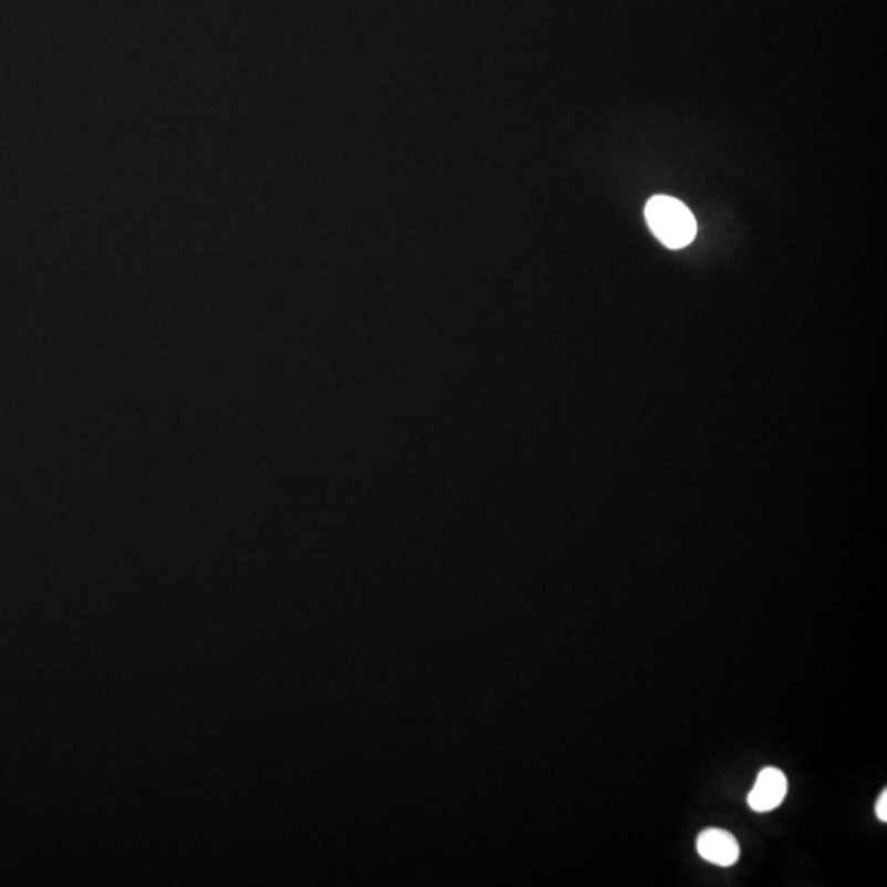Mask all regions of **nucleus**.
<instances>
[{
	"label": "nucleus",
	"mask_w": 887,
	"mask_h": 887,
	"mask_svg": "<svg viewBox=\"0 0 887 887\" xmlns=\"http://www.w3.org/2000/svg\"><path fill=\"white\" fill-rule=\"evenodd\" d=\"M697 852L706 862L728 868L740 859V845L730 832L707 828L697 838Z\"/></svg>",
	"instance_id": "2"
},
{
	"label": "nucleus",
	"mask_w": 887,
	"mask_h": 887,
	"mask_svg": "<svg viewBox=\"0 0 887 887\" xmlns=\"http://www.w3.org/2000/svg\"><path fill=\"white\" fill-rule=\"evenodd\" d=\"M876 815H878L879 821L887 822V792H883L881 797H879L878 804H876Z\"/></svg>",
	"instance_id": "4"
},
{
	"label": "nucleus",
	"mask_w": 887,
	"mask_h": 887,
	"mask_svg": "<svg viewBox=\"0 0 887 887\" xmlns=\"http://www.w3.org/2000/svg\"><path fill=\"white\" fill-rule=\"evenodd\" d=\"M645 216L653 233L669 249H682L696 237L697 222L692 212L686 205L669 196L649 199Z\"/></svg>",
	"instance_id": "1"
},
{
	"label": "nucleus",
	"mask_w": 887,
	"mask_h": 887,
	"mask_svg": "<svg viewBox=\"0 0 887 887\" xmlns=\"http://www.w3.org/2000/svg\"><path fill=\"white\" fill-rule=\"evenodd\" d=\"M787 794V779L776 768H766L758 776L753 791L748 795V804L754 812H771L778 808Z\"/></svg>",
	"instance_id": "3"
}]
</instances>
